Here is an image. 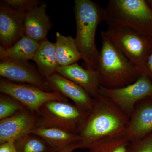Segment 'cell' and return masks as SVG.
Returning <instances> with one entry per match:
<instances>
[{"label":"cell","mask_w":152,"mask_h":152,"mask_svg":"<svg viewBox=\"0 0 152 152\" xmlns=\"http://www.w3.org/2000/svg\"><path fill=\"white\" fill-rule=\"evenodd\" d=\"M94 98L91 110L79 129L81 148L124 134L129 117L115 104L100 94Z\"/></svg>","instance_id":"cell-1"},{"label":"cell","mask_w":152,"mask_h":152,"mask_svg":"<svg viewBox=\"0 0 152 152\" xmlns=\"http://www.w3.org/2000/svg\"><path fill=\"white\" fill-rule=\"evenodd\" d=\"M76 42L87 69L98 70L99 51L95 42L98 26L104 21V9L91 0H75Z\"/></svg>","instance_id":"cell-2"},{"label":"cell","mask_w":152,"mask_h":152,"mask_svg":"<svg viewBox=\"0 0 152 152\" xmlns=\"http://www.w3.org/2000/svg\"><path fill=\"white\" fill-rule=\"evenodd\" d=\"M102 45L98 71L101 86L122 88L136 82L142 74L112 42L105 32L101 33Z\"/></svg>","instance_id":"cell-3"},{"label":"cell","mask_w":152,"mask_h":152,"mask_svg":"<svg viewBox=\"0 0 152 152\" xmlns=\"http://www.w3.org/2000/svg\"><path fill=\"white\" fill-rule=\"evenodd\" d=\"M104 21L108 27H127L152 37V8L145 0H110Z\"/></svg>","instance_id":"cell-4"},{"label":"cell","mask_w":152,"mask_h":152,"mask_svg":"<svg viewBox=\"0 0 152 152\" xmlns=\"http://www.w3.org/2000/svg\"><path fill=\"white\" fill-rule=\"evenodd\" d=\"M105 32L141 73L148 76L146 62L152 51V37L125 26L109 27Z\"/></svg>","instance_id":"cell-5"},{"label":"cell","mask_w":152,"mask_h":152,"mask_svg":"<svg viewBox=\"0 0 152 152\" xmlns=\"http://www.w3.org/2000/svg\"><path fill=\"white\" fill-rule=\"evenodd\" d=\"M88 113L68 102L49 101L41 106L37 113V128H59L78 134Z\"/></svg>","instance_id":"cell-6"},{"label":"cell","mask_w":152,"mask_h":152,"mask_svg":"<svg viewBox=\"0 0 152 152\" xmlns=\"http://www.w3.org/2000/svg\"><path fill=\"white\" fill-rule=\"evenodd\" d=\"M99 94L105 97L129 118L140 101L152 96V81L143 75L136 82L118 88L100 87Z\"/></svg>","instance_id":"cell-7"},{"label":"cell","mask_w":152,"mask_h":152,"mask_svg":"<svg viewBox=\"0 0 152 152\" xmlns=\"http://www.w3.org/2000/svg\"><path fill=\"white\" fill-rule=\"evenodd\" d=\"M0 92L15 98L36 113L49 101L68 102V98L58 92L45 91L32 85L15 83L2 77L0 79Z\"/></svg>","instance_id":"cell-8"},{"label":"cell","mask_w":152,"mask_h":152,"mask_svg":"<svg viewBox=\"0 0 152 152\" xmlns=\"http://www.w3.org/2000/svg\"><path fill=\"white\" fill-rule=\"evenodd\" d=\"M0 76L11 81L32 85L45 91L55 92L48 78L28 61L9 58L1 59Z\"/></svg>","instance_id":"cell-9"},{"label":"cell","mask_w":152,"mask_h":152,"mask_svg":"<svg viewBox=\"0 0 152 152\" xmlns=\"http://www.w3.org/2000/svg\"><path fill=\"white\" fill-rule=\"evenodd\" d=\"M26 13L12 8L1 1L0 42L4 48H8L25 35Z\"/></svg>","instance_id":"cell-10"},{"label":"cell","mask_w":152,"mask_h":152,"mask_svg":"<svg viewBox=\"0 0 152 152\" xmlns=\"http://www.w3.org/2000/svg\"><path fill=\"white\" fill-rule=\"evenodd\" d=\"M37 113L27 108L7 118L0 120V144L31 133L37 127Z\"/></svg>","instance_id":"cell-11"},{"label":"cell","mask_w":152,"mask_h":152,"mask_svg":"<svg viewBox=\"0 0 152 152\" xmlns=\"http://www.w3.org/2000/svg\"><path fill=\"white\" fill-rule=\"evenodd\" d=\"M152 133V100L147 98L136 104L129 118L124 135L132 142L144 138Z\"/></svg>","instance_id":"cell-12"},{"label":"cell","mask_w":152,"mask_h":152,"mask_svg":"<svg viewBox=\"0 0 152 152\" xmlns=\"http://www.w3.org/2000/svg\"><path fill=\"white\" fill-rule=\"evenodd\" d=\"M48 79L55 92L62 94L72 100L76 106L87 112L92 108L94 98L79 85L58 73L53 74Z\"/></svg>","instance_id":"cell-13"},{"label":"cell","mask_w":152,"mask_h":152,"mask_svg":"<svg viewBox=\"0 0 152 152\" xmlns=\"http://www.w3.org/2000/svg\"><path fill=\"white\" fill-rule=\"evenodd\" d=\"M57 73L79 85L92 97L99 95L101 84L98 70L83 69L77 63L59 67Z\"/></svg>","instance_id":"cell-14"},{"label":"cell","mask_w":152,"mask_h":152,"mask_svg":"<svg viewBox=\"0 0 152 152\" xmlns=\"http://www.w3.org/2000/svg\"><path fill=\"white\" fill-rule=\"evenodd\" d=\"M45 2L26 13L24 21L25 35L37 42L46 38L52 27L50 17L46 14Z\"/></svg>","instance_id":"cell-15"},{"label":"cell","mask_w":152,"mask_h":152,"mask_svg":"<svg viewBox=\"0 0 152 152\" xmlns=\"http://www.w3.org/2000/svg\"><path fill=\"white\" fill-rule=\"evenodd\" d=\"M31 133L43 139L56 152L72 144H80L82 140L78 134L57 128H36Z\"/></svg>","instance_id":"cell-16"},{"label":"cell","mask_w":152,"mask_h":152,"mask_svg":"<svg viewBox=\"0 0 152 152\" xmlns=\"http://www.w3.org/2000/svg\"><path fill=\"white\" fill-rule=\"evenodd\" d=\"M33 61L45 77L48 78L57 73L60 66L57 61L55 44L48 40L46 38L39 42V45Z\"/></svg>","instance_id":"cell-17"},{"label":"cell","mask_w":152,"mask_h":152,"mask_svg":"<svg viewBox=\"0 0 152 152\" xmlns=\"http://www.w3.org/2000/svg\"><path fill=\"white\" fill-rule=\"evenodd\" d=\"M56 38L55 49L60 66L70 65L82 59L75 39L72 36L62 35L58 32L56 34Z\"/></svg>","instance_id":"cell-18"},{"label":"cell","mask_w":152,"mask_h":152,"mask_svg":"<svg viewBox=\"0 0 152 152\" xmlns=\"http://www.w3.org/2000/svg\"><path fill=\"white\" fill-rule=\"evenodd\" d=\"M39 45L37 42L24 35L8 48L0 46V59L33 60Z\"/></svg>","instance_id":"cell-19"},{"label":"cell","mask_w":152,"mask_h":152,"mask_svg":"<svg viewBox=\"0 0 152 152\" xmlns=\"http://www.w3.org/2000/svg\"><path fill=\"white\" fill-rule=\"evenodd\" d=\"M15 145L18 152H56L43 139L32 133L17 139Z\"/></svg>","instance_id":"cell-20"},{"label":"cell","mask_w":152,"mask_h":152,"mask_svg":"<svg viewBox=\"0 0 152 152\" xmlns=\"http://www.w3.org/2000/svg\"><path fill=\"white\" fill-rule=\"evenodd\" d=\"M131 144L124 134L98 142L88 149L89 152H129Z\"/></svg>","instance_id":"cell-21"},{"label":"cell","mask_w":152,"mask_h":152,"mask_svg":"<svg viewBox=\"0 0 152 152\" xmlns=\"http://www.w3.org/2000/svg\"><path fill=\"white\" fill-rule=\"evenodd\" d=\"M25 108L21 103L12 97L2 93L0 94V120L12 116Z\"/></svg>","instance_id":"cell-22"},{"label":"cell","mask_w":152,"mask_h":152,"mask_svg":"<svg viewBox=\"0 0 152 152\" xmlns=\"http://www.w3.org/2000/svg\"><path fill=\"white\" fill-rule=\"evenodd\" d=\"M2 1L12 8L26 13L38 7L41 4V1L39 0H3Z\"/></svg>","instance_id":"cell-23"},{"label":"cell","mask_w":152,"mask_h":152,"mask_svg":"<svg viewBox=\"0 0 152 152\" xmlns=\"http://www.w3.org/2000/svg\"><path fill=\"white\" fill-rule=\"evenodd\" d=\"M129 152H152V133L144 138L131 142Z\"/></svg>","instance_id":"cell-24"},{"label":"cell","mask_w":152,"mask_h":152,"mask_svg":"<svg viewBox=\"0 0 152 152\" xmlns=\"http://www.w3.org/2000/svg\"><path fill=\"white\" fill-rule=\"evenodd\" d=\"M0 152H18L15 145V140L0 144Z\"/></svg>","instance_id":"cell-25"},{"label":"cell","mask_w":152,"mask_h":152,"mask_svg":"<svg viewBox=\"0 0 152 152\" xmlns=\"http://www.w3.org/2000/svg\"><path fill=\"white\" fill-rule=\"evenodd\" d=\"M146 67L149 77L152 81V51L148 57L146 62Z\"/></svg>","instance_id":"cell-26"},{"label":"cell","mask_w":152,"mask_h":152,"mask_svg":"<svg viewBox=\"0 0 152 152\" xmlns=\"http://www.w3.org/2000/svg\"><path fill=\"white\" fill-rule=\"evenodd\" d=\"M80 148L81 147L80 144L75 143L70 145L66 148H65L64 149L57 152H73L75 150Z\"/></svg>","instance_id":"cell-27"},{"label":"cell","mask_w":152,"mask_h":152,"mask_svg":"<svg viewBox=\"0 0 152 152\" xmlns=\"http://www.w3.org/2000/svg\"><path fill=\"white\" fill-rule=\"evenodd\" d=\"M148 2L150 6H152V1H148Z\"/></svg>","instance_id":"cell-28"},{"label":"cell","mask_w":152,"mask_h":152,"mask_svg":"<svg viewBox=\"0 0 152 152\" xmlns=\"http://www.w3.org/2000/svg\"><path fill=\"white\" fill-rule=\"evenodd\" d=\"M150 98H151V100H152V96L151 97H150Z\"/></svg>","instance_id":"cell-29"}]
</instances>
